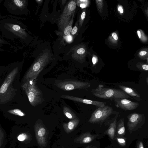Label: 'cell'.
Instances as JSON below:
<instances>
[{
	"instance_id": "1",
	"label": "cell",
	"mask_w": 148,
	"mask_h": 148,
	"mask_svg": "<svg viewBox=\"0 0 148 148\" xmlns=\"http://www.w3.org/2000/svg\"><path fill=\"white\" fill-rule=\"evenodd\" d=\"M21 18L10 15L0 20V36L5 40L21 49L27 42L28 35Z\"/></svg>"
},
{
	"instance_id": "2",
	"label": "cell",
	"mask_w": 148,
	"mask_h": 148,
	"mask_svg": "<svg viewBox=\"0 0 148 148\" xmlns=\"http://www.w3.org/2000/svg\"><path fill=\"white\" fill-rule=\"evenodd\" d=\"M18 66L14 67L9 74L0 88V104L6 103L11 100L16 94L17 90L12 84L18 71Z\"/></svg>"
},
{
	"instance_id": "3",
	"label": "cell",
	"mask_w": 148,
	"mask_h": 148,
	"mask_svg": "<svg viewBox=\"0 0 148 148\" xmlns=\"http://www.w3.org/2000/svg\"><path fill=\"white\" fill-rule=\"evenodd\" d=\"M51 57V53L49 51H45L40 53L25 74L24 82L30 79H36L50 60Z\"/></svg>"
},
{
	"instance_id": "4",
	"label": "cell",
	"mask_w": 148,
	"mask_h": 148,
	"mask_svg": "<svg viewBox=\"0 0 148 148\" xmlns=\"http://www.w3.org/2000/svg\"><path fill=\"white\" fill-rule=\"evenodd\" d=\"M36 79H30L25 82L21 87L27 95L31 105L36 106L43 101L42 96L40 90L36 86Z\"/></svg>"
},
{
	"instance_id": "5",
	"label": "cell",
	"mask_w": 148,
	"mask_h": 148,
	"mask_svg": "<svg viewBox=\"0 0 148 148\" xmlns=\"http://www.w3.org/2000/svg\"><path fill=\"white\" fill-rule=\"evenodd\" d=\"M91 92L94 95L103 99H132V97L122 90L116 88H104L103 86L101 84L99 85L97 88L92 89Z\"/></svg>"
},
{
	"instance_id": "6",
	"label": "cell",
	"mask_w": 148,
	"mask_h": 148,
	"mask_svg": "<svg viewBox=\"0 0 148 148\" xmlns=\"http://www.w3.org/2000/svg\"><path fill=\"white\" fill-rule=\"evenodd\" d=\"M76 3L74 0L70 1L65 7L59 17L58 24L60 30L63 31L65 27L70 23L73 14L74 13Z\"/></svg>"
},
{
	"instance_id": "7",
	"label": "cell",
	"mask_w": 148,
	"mask_h": 148,
	"mask_svg": "<svg viewBox=\"0 0 148 148\" xmlns=\"http://www.w3.org/2000/svg\"><path fill=\"white\" fill-rule=\"evenodd\" d=\"M27 3L26 0H5L3 5L10 14L19 15L25 14Z\"/></svg>"
},
{
	"instance_id": "8",
	"label": "cell",
	"mask_w": 148,
	"mask_h": 148,
	"mask_svg": "<svg viewBox=\"0 0 148 148\" xmlns=\"http://www.w3.org/2000/svg\"><path fill=\"white\" fill-rule=\"evenodd\" d=\"M112 107L105 105L102 107H98L92 113L88 122L92 123H102L111 115L116 113Z\"/></svg>"
},
{
	"instance_id": "9",
	"label": "cell",
	"mask_w": 148,
	"mask_h": 148,
	"mask_svg": "<svg viewBox=\"0 0 148 148\" xmlns=\"http://www.w3.org/2000/svg\"><path fill=\"white\" fill-rule=\"evenodd\" d=\"M35 137L37 142L41 148L45 147L48 143L49 133L45 126L39 122L36 123L34 126Z\"/></svg>"
},
{
	"instance_id": "10",
	"label": "cell",
	"mask_w": 148,
	"mask_h": 148,
	"mask_svg": "<svg viewBox=\"0 0 148 148\" xmlns=\"http://www.w3.org/2000/svg\"><path fill=\"white\" fill-rule=\"evenodd\" d=\"M127 126L130 132H132L137 128H139L143 125L145 118L144 114L137 112L130 114L127 116Z\"/></svg>"
},
{
	"instance_id": "11",
	"label": "cell",
	"mask_w": 148,
	"mask_h": 148,
	"mask_svg": "<svg viewBox=\"0 0 148 148\" xmlns=\"http://www.w3.org/2000/svg\"><path fill=\"white\" fill-rule=\"evenodd\" d=\"M90 83L88 82L77 81L68 80L61 82L56 84V86L64 91L81 89L89 87Z\"/></svg>"
},
{
	"instance_id": "12",
	"label": "cell",
	"mask_w": 148,
	"mask_h": 148,
	"mask_svg": "<svg viewBox=\"0 0 148 148\" xmlns=\"http://www.w3.org/2000/svg\"><path fill=\"white\" fill-rule=\"evenodd\" d=\"M114 100L116 107L124 110H132L139 106L138 102H133L125 98H117Z\"/></svg>"
},
{
	"instance_id": "13",
	"label": "cell",
	"mask_w": 148,
	"mask_h": 148,
	"mask_svg": "<svg viewBox=\"0 0 148 148\" xmlns=\"http://www.w3.org/2000/svg\"><path fill=\"white\" fill-rule=\"evenodd\" d=\"M61 97L63 99H68L76 102L94 105L97 108L103 107L105 106L106 104V102L87 99L72 96L62 95Z\"/></svg>"
},
{
	"instance_id": "14",
	"label": "cell",
	"mask_w": 148,
	"mask_h": 148,
	"mask_svg": "<svg viewBox=\"0 0 148 148\" xmlns=\"http://www.w3.org/2000/svg\"><path fill=\"white\" fill-rule=\"evenodd\" d=\"M98 136L92 135L89 132L84 133L75 138L73 142L80 144L88 143L93 141Z\"/></svg>"
},
{
	"instance_id": "15",
	"label": "cell",
	"mask_w": 148,
	"mask_h": 148,
	"mask_svg": "<svg viewBox=\"0 0 148 148\" xmlns=\"http://www.w3.org/2000/svg\"><path fill=\"white\" fill-rule=\"evenodd\" d=\"M118 115V114H116L112 119L111 122H110L109 127L105 132V134L108 135L110 138L112 140H114V139L117 119Z\"/></svg>"
},
{
	"instance_id": "16",
	"label": "cell",
	"mask_w": 148,
	"mask_h": 148,
	"mask_svg": "<svg viewBox=\"0 0 148 148\" xmlns=\"http://www.w3.org/2000/svg\"><path fill=\"white\" fill-rule=\"evenodd\" d=\"M119 87L126 93L129 95L132 98L138 101H140L142 99L140 95L135 89L125 86L119 85Z\"/></svg>"
},
{
	"instance_id": "17",
	"label": "cell",
	"mask_w": 148,
	"mask_h": 148,
	"mask_svg": "<svg viewBox=\"0 0 148 148\" xmlns=\"http://www.w3.org/2000/svg\"><path fill=\"white\" fill-rule=\"evenodd\" d=\"M79 122V119L77 118L71 120L67 123H64L62 124L63 128L67 133L71 132L77 127Z\"/></svg>"
},
{
	"instance_id": "18",
	"label": "cell",
	"mask_w": 148,
	"mask_h": 148,
	"mask_svg": "<svg viewBox=\"0 0 148 148\" xmlns=\"http://www.w3.org/2000/svg\"><path fill=\"white\" fill-rule=\"evenodd\" d=\"M6 45L10 47L15 52L18 50L16 47L8 42L0 36V52L5 51L10 52L4 48V46Z\"/></svg>"
},
{
	"instance_id": "19",
	"label": "cell",
	"mask_w": 148,
	"mask_h": 148,
	"mask_svg": "<svg viewBox=\"0 0 148 148\" xmlns=\"http://www.w3.org/2000/svg\"><path fill=\"white\" fill-rule=\"evenodd\" d=\"M125 130L124 118H121L118 122L117 132V135L119 136H124L125 134Z\"/></svg>"
},
{
	"instance_id": "20",
	"label": "cell",
	"mask_w": 148,
	"mask_h": 148,
	"mask_svg": "<svg viewBox=\"0 0 148 148\" xmlns=\"http://www.w3.org/2000/svg\"><path fill=\"white\" fill-rule=\"evenodd\" d=\"M63 112L65 116L69 119L72 120L77 118L76 114L68 107H64Z\"/></svg>"
},
{
	"instance_id": "21",
	"label": "cell",
	"mask_w": 148,
	"mask_h": 148,
	"mask_svg": "<svg viewBox=\"0 0 148 148\" xmlns=\"http://www.w3.org/2000/svg\"><path fill=\"white\" fill-rule=\"evenodd\" d=\"M74 14V13L73 14L70 23L64 29V34L65 36H67L70 35L71 31Z\"/></svg>"
},
{
	"instance_id": "22",
	"label": "cell",
	"mask_w": 148,
	"mask_h": 148,
	"mask_svg": "<svg viewBox=\"0 0 148 148\" xmlns=\"http://www.w3.org/2000/svg\"><path fill=\"white\" fill-rule=\"evenodd\" d=\"M85 52V50L83 48H79L77 49H75L73 53L72 57L75 60L77 56L82 55L84 54Z\"/></svg>"
},
{
	"instance_id": "23",
	"label": "cell",
	"mask_w": 148,
	"mask_h": 148,
	"mask_svg": "<svg viewBox=\"0 0 148 148\" xmlns=\"http://www.w3.org/2000/svg\"><path fill=\"white\" fill-rule=\"evenodd\" d=\"M8 112L10 114L20 116H23L25 115V114L20 110L18 109L10 110Z\"/></svg>"
},
{
	"instance_id": "24",
	"label": "cell",
	"mask_w": 148,
	"mask_h": 148,
	"mask_svg": "<svg viewBox=\"0 0 148 148\" xmlns=\"http://www.w3.org/2000/svg\"><path fill=\"white\" fill-rule=\"evenodd\" d=\"M28 135L25 133H22L20 134L17 137L18 140L20 141H23L28 138Z\"/></svg>"
},
{
	"instance_id": "25",
	"label": "cell",
	"mask_w": 148,
	"mask_h": 148,
	"mask_svg": "<svg viewBox=\"0 0 148 148\" xmlns=\"http://www.w3.org/2000/svg\"><path fill=\"white\" fill-rule=\"evenodd\" d=\"M137 67L138 69L143 71H148V65L147 64H138Z\"/></svg>"
},
{
	"instance_id": "26",
	"label": "cell",
	"mask_w": 148,
	"mask_h": 148,
	"mask_svg": "<svg viewBox=\"0 0 148 148\" xmlns=\"http://www.w3.org/2000/svg\"><path fill=\"white\" fill-rule=\"evenodd\" d=\"M116 139L118 143L121 146H125L126 145L125 139L122 138H116Z\"/></svg>"
},
{
	"instance_id": "27",
	"label": "cell",
	"mask_w": 148,
	"mask_h": 148,
	"mask_svg": "<svg viewBox=\"0 0 148 148\" xmlns=\"http://www.w3.org/2000/svg\"><path fill=\"white\" fill-rule=\"evenodd\" d=\"M4 134L3 132L0 128V147H1L3 140Z\"/></svg>"
},
{
	"instance_id": "28",
	"label": "cell",
	"mask_w": 148,
	"mask_h": 148,
	"mask_svg": "<svg viewBox=\"0 0 148 148\" xmlns=\"http://www.w3.org/2000/svg\"><path fill=\"white\" fill-rule=\"evenodd\" d=\"M78 28L76 26H75L72 28L71 32L72 35H74L76 34Z\"/></svg>"
},
{
	"instance_id": "29",
	"label": "cell",
	"mask_w": 148,
	"mask_h": 148,
	"mask_svg": "<svg viewBox=\"0 0 148 148\" xmlns=\"http://www.w3.org/2000/svg\"><path fill=\"white\" fill-rule=\"evenodd\" d=\"M65 38L67 42H70L73 40L72 36L70 35L69 36H65Z\"/></svg>"
},
{
	"instance_id": "30",
	"label": "cell",
	"mask_w": 148,
	"mask_h": 148,
	"mask_svg": "<svg viewBox=\"0 0 148 148\" xmlns=\"http://www.w3.org/2000/svg\"><path fill=\"white\" fill-rule=\"evenodd\" d=\"M85 16H86L85 12L84 11L82 12V13L81 15V18H80L81 20L82 21L85 18Z\"/></svg>"
},
{
	"instance_id": "31",
	"label": "cell",
	"mask_w": 148,
	"mask_h": 148,
	"mask_svg": "<svg viewBox=\"0 0 148 148\" xmlns=\"http://www.w3.org/2000/svg\"><path fill=\"white\" fill-rule=\"evenodd\" d=\"M138 148H144L143 144L141 141L139 142L138 144Z\"/></svg>"
},
{
	"instance_id": "32",
	"label": "cell",
	"mask_w": 148,
	"mask_h": 148,
	"mask_svg": "<svg viewBox=\"0 0 148 148\" xmlns=\"http://www.w3.org/2000/svg\"><path fill=\"white\" fill-rule=\"evenodd\" d=\"M112 36L113 37V38L115 40H117L118 39V36L115 33L113 32L112 33Z\"/></svg>"
},
{
	"instance_id": "33",
	"label": "cell",
	"mask_w": 148,
	"mask_h": 148,
	"mask_svg": "<svg viewBox=\"0 0 148 148\" xmlns=\"http://www.w3.org/2000/svg\"><path fill=\"white\" fill-rule=\"evenodd\" d=\"M147 53L146 51H141L139 53V54L141 56H144Z\"/></svg>"
},
{
	"instance_id": "34",
	"label": "cell",
	"mask_w": 148,
	"mask_h": 148,
	"mask_svg": "<svg viewBox=\"0 0 148 148\" xmlns=\"http://www.w3.org/2000/svg\"><path fill=\"white\" fill-rule=\"evenodd\" d=\"M97 62V60L96 58L95 57H93L92 58V62L93 64H96Z\"/></svg>"
},
{
	"instance_id": "35",
	"label": "cell",
	"mask_w": 148,
	"mask_h": 148,
	"mask_svg": "<svg viewBox=\"0 0 148 148\" xmlns=\"http://www.w3.org/2000/svg\"><path fill=\"white\" fill-rule=\"evenodd\" d=\"M118 10L120 11L121 13H122L123 12V9L122 7L120 6H119L118 8Z\"/></svg>"
},
{
	"instance_id": "36",
	"label": "cell",
	"mask_w": 148,
	"mask_h": 148,
	"mask_svg": "<svg viewBox=\"0 0 148 148\" xmlns=\"http://www.w3.org/2000/svg\"><path fill=\"white\" fill-rule=\"evenodd\" d=\"M80 7L82 8H84L86 6L85 4L84 3H81L80 4Z\"/></svg>"
},
{
	"instance_id": "37",
	"label": "cell",
	"mask_w": 148,
	"mask_h": 148,
	"mask_svg": "<svg viewBox=\"0 0 148 148\" xmlns=\"http://www.w3.org/2000/svg\"><path fill=\"white\" fill-rule=\"evenodd\" d=\"M137 34H138V37L139 38H140L141 37V34H140V32L138 30L137 31Z\"/></svg>"
},
{
	"instance_id": "38",
	"label": "cell",
	"mask_w": 148,
	"mask_h": 148,
	"mask_svg": "<svg viewBox=\"0 0 148 148\" xmlns=\"http://www.w3.org/2000/svg\"><path fill=\"white\" fill-rule=\"evenodd\" d=\"M146 80L147 83L148 84V77L147 76V77Z\"/></svg>"
},
{
	"instance_id": "39",
	"label": "cell",
	"mask_w": 148,
	"mask_h": 148,
	"mask_svg": "<svg viewBox=\"0 0 148 148\" xmlns=\"http://www.w3.org/2000/svg\"><path fill=\"white\" fill-rule=\"evenodd\" d=\"M36 1L38 3H40L42 1V0H36Z\"/></svg>"
},
{
	"instance_id": "40",
	"label": "cell",
	"mask_w": 148,
	"mask_h": 148,
	"mask_svg": "<svg viewBox=\"0 0 148 148\" xmlns=\"http://www.w3.org/2000/svg\"><path fill=\"white\" fill-rule=\"evenodd\" d=\"M88 148H97V147L95 146L91 147V146Z\"/></svg>"
},
{
	"instance_id": "41",
	"label": "cell",
	"mask_w": 148,
	"mask_h": 148,
	"mask_svg": "<svg viewBox=\"0 0 148 148\" xmlns=\"http://www.w3.org/2000/svg\"><path fill=\"white\" fill-rule=\"evenodd\" d=\"M90 146H88L85 148H88L89 147H90Z\"/></svg>"
}]
</instances>
